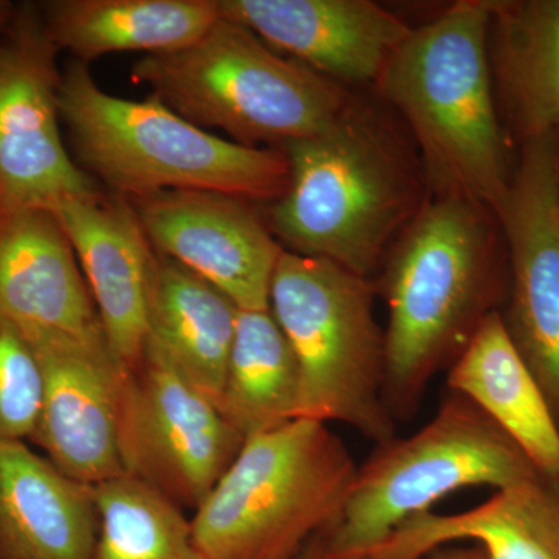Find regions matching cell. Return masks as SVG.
I'll use <instances>...</instances> for the list:
<instances>
[{"label": "cell", "instance_id": "5", "mask_svg": "<svg viewBox=\"0 0 559 559\" xmlns=\"http://www.w3.org/2000/svg\"><path fill=\"white\" fill-rule=\"evenodd\" d=\"M131 80L182 119L250 148L318 135L353 100L347 87L221 16L183 49L140 58Z\"/></svg>", "mask_w": 559, "mask_h": 559}, {"label": "cell", "instance_id": "15", "mask_svg": "<svg viewBox=\"0 0 559 559\" xmlns=\"http://www.w3.org/2000/svg\"><path fill=\"white\" fill-rule=\"evenodd\" d=\"M68 235L97 307L110 352L131 371L148 336L154 250L130 201L98 190L50 207Z\"/></svg>", "mask_w": 559, "mask_h": 559}, {"label": "cell", "instance_id": "20", "mask_svg": "<svg viewBox=\"0 0 559 559\" xmlns=\"http://www.w3.org/2000/svg\"><path fill=\"white\" fill-rule=\"evenodd\" d=\"M234 301L175 260L154 252L148 336L180 377L218 406L237 331Z\"/></svg>", "mask_w": 559, "mask_h": 559}, {"label": "cell", "instance_id": "26", "mask_svg": "<svg viewBox=\"0 0 559 559\" xmlns=\"http://www.w3.org/2000/svg\"><path fill=\"white\" fill-rule=\"evenodd\" d=\"M326 533L316 536L296 559H331L329 544H326Z\"/></svg>", "mask_w": 559, "mask_h": 559}, {"label": "cell", "instance_id": "11", "mask_svg": "<svg viewBox=\"0 0 559 559\" xmlns=\"http://www.w3.org/2000/svg\"><path fill=\"white\" fill-rule=\"evenodd\" d=\"M496 216L511 275L503 323L559 419V134L522 143Z\"/></svg>", "mask_w": 559, "mask_h": 559}, {"label": "cell", "instance_id": "29", "mask_svg": "<svg viewBox=\"0 0 559 559\" xmlns=\"http://www.w3.org/2000/svg\"><path fill=\"white\" fill-rule=\"evenodd\" d=\"M358 559H369V558H358Z\"/></svg>", "mask_w": 559, "mask_h": 559}, {"label": "cell", "instance_id": "13", "mask_svg": "<svg viewBox=\"0 0 559 559\" xmlns=\"http://www.w3.org/2000/svg\"><path fill=\"white\" fill-rule=\"evenodd\" d=\"M151 248L226 294L240 311L270 310L283 249L248 201L215 191L128 200Z\"/></svg>", "mask_w": 559, "mask_h": 559}, {"label": "cell", "instance_id": "6", "mask_svg": "<svg viewBox=\"0 0 559 559\" xmlns=\"http://www.w3.org/2000/svg\"><path fill=\"white\" fill-rule=\"evenodd\" d=\"M358 468L314 419L249 437L194 511V539L209 559H296L340 522Z\"/></svg>", "mask_w": 559, "mask_h": 559}, {"label": "cell", "instance_id": "18", "mask_svg": "<svg viewBox=\"0 0 559 559\" xmlns=\"http://www.w3.org/2000/svg\"><path fill=\"white\" fill-rule=\"evenodd\" d=\"M454 540H476L488 559H559V479L538 474L462 513L415 514L367 558L421 559Z\"/></svg>", "mask_w": 559, "mask_h": 559}, {"label": "cell", "instance_id": "4", "mask_svg": "<svg viewBox=\"0 0 559 559\" xmlns=\"http://www.w3.org/2000/svg\"><path fill=\"white\" fill-rule=\"evenodd\" d=\"M58 108L81 170L124 200L198 190L272 204L288 187L282 150L221 139L153 97H114L83 62L62 70Z\"/></svg>", "mask_w": 559, "mask_h": 559}, {"label": "cell", "instance_id": "1", "mask_svg": "<svg viewBox=\"0 0 559 559\" xmlns=\"http://www.w3.org/2000/svg\"><path fill=\"white\" fill-rule=\"evenodd\" d=\"M280 150L289 182L264 218L275 240L288 252L373 277L430 197L412 140L353 95L325 131Z\"/></svg>", "mask_w": 559, "mask_h": 559}, {"label": "cell", "instance_id": "28", "mask_svg": "<svg viewBox=\"0 0 559 559\" xmlns=\"http://www.w3.org/2000/svg\"><path fill=\"white\" fill-rule=\"evenodd\" d=\"M14 11H16L14 3L0 0V33L9 27L11 20H13Z\"/></svg>", "mask_w": 559, "mask_h": 559}, {"label": "cell", "instance_id": "23", "mask_svg": "<svg viewBox=\"0 0 559 559\" xmlns=\"http://www.w3.org/2000/svg\"><path fill=\"white\" fill-rule=\"evenodd\" d=\"M300 371L288 340L270 310L238 312L237 331L218 401L242 437L297 419Z\"/></svg>", "mask_w": 559, "mask_h": 559}, {"label": "cell", "instance_id": "19", "mask_svg": "<svg viewBox=\"0 0 559 559\" xmlns=\"http://www.w3.org/2000/svg\"><path fill=\"white\" fill-rule=\"evenodd\" d=\"M448 388L473 401L540 473L559 479L558 418L499 311L480 323L452 362Z\"/></svg>", "mask_w": 559, "mask_h": 559}, {"label": "cell", "instance_id": "10", "mask_svg": "<svg viewBox=\"0 0 559 559\" xmlns=\"http://www.w3.org/2000/svg\"><path fill=\"white\" fill-rule=\"evenodd\" d=\"M58 53L39 3L16 5L0 33V209H50L102 190L62 142Z\"/></svg>", "mask_w": 559, "mask_h": 559}, {"label": "cell", "instance_id": "14", "mask_svg": "<svg viewBox=\"0 0 559 559\" xmlns=\"http://www.w3.org/2000/svg\"><path fill=\"white\" fill-rule=\"evenodd\" d=\"M218 9L224 20L344 87L377 90L412 32L370 0H218Z\"/></svg>", "mask_w": 559, "mask_h": 559}, {"label": "cell", "instance_id": "9", "mask_svg": "<svg viewBox=\"0 0 559 559\" xmlns=\"http://www.w3.org/2000/svg\"><path fill=\"white\" fill-rule=\"evenodd\" d=\"M245 437L215 401L194 389L156 348L128 371L121 392L119 451L123 473L180 509L197 511L224 476Z\"/></svg>", "mask_w": 559, "mask_h": 559}, {"label": "cell", "instance_id": "16", "mask_svg": "<svg viewBox=\"0 0 559 559\" xmlns=\"http://www.w3.org/2000/svg\"><path fill=\"white\" fill-rule=\"evenodd\" d=\"M0 316L80 336L103 331L72 245L49 209H0Z\"/></svg>", "mask_w": 559, "mask_h": 559}, {"label": "cell", "instance_id": "22", "mask_svg": "<svg viewBox=\"0 0 559 559\" xmlns=\"http://www.w3.org/2000/svg\"><path fill=\"white\" fill-rule=\"evenodd\" d=\"M39 7L51 43L86 66L117 51L183 49L219 20L218 0H51Z\"/></svg>", "mask_w": 559, "mask_h": 559}, {"label": "cell", "instance_id": "12", "mask_svg": "<svg viewBox=\"0 0 559 559\" xmlns=\"http://www.w3.org/2000/svg\"><path fill=\"white\" fill-rule=\"evenodd\" d=\"M40 371V407L31 440L66 476L98 485L123 473L121 392L128 371L105 333L21 326Z\"/></svg>", "mask_w": 559, "mask_h": 559}, {"label": "cell", "instance_id": "2", "mask_svg": "<svg viewBox=\"0 0 559 559\" xmlns=\"http://www.w3.org/2000/svg\"><path fill=\"white\" fill-rule=\"evenodd\" d=\"M491 209L429 197L390 248L378 294L389 308L384 400L407 417L452 366L503 293L506 246Z\"/></svg>", "mask_w": 559, "mask_h": 559}, {"label": "cell", "instance_id": "3", "mask_svg": "<svg viewBox=\"0 0 559 559\" xmlns=\"http://www.w3.org/2000/svg\"><path fill=\"white\" fill-rule=\"evenodd\" d=\"M489 0H462L412 28L377 91L400 114L430 197L498 212L511 182L489 62Z\"/></svg>", "mask_w": 559, "mask_h": 559}, {"label": "cell", "instance_id": "21", "mask_svg": "<svg viewBox=\"0 0 559 559\" xmlns=\"http://www.w3.org/2000/svg\"><path fill=\"white\" fill-rule=\"evenodd\" d=\"M489 62L522 143L559 134V0H489Z\"/></svg>", "mask_w": 559, "mask_h": 559}, {"label": "cell", "instance_id": "8", "mask_svg": "<svg viewBox=\"0 0 559 559\" xmlns=\"http://www.w3.org/2000/svg\"><path fill=\"white\" fill-rule=\"evenodd\" d=\"M538 474L488 415L451 390L421 429L378 444L359 466L344 513L326 533L330 557H369L400 524L459 489H500Z\"/></svg>", "mask_w": 559, "mask_h": 559}, {"label": "cell", "instance_id": "24", "mask_svg": "<svg viewBox=\"0 0 559 559\" xmlns=\"http://www.w3.org/2000/svg\"><path fill=\"white\" fill-rule=\"evenodd\" d=\"M97 547L94 559H209L191 520L160 491L130 474L94 485Z\"/></svg>", "mask_w": 559, "mask_h": 559}, {"label": "cell", "instance_id": "27", "mask_svg": "<svg viewBox=\"0 0 559 559\" xmlns=\"http://www.w3.org/2000/svg\"><path fill=\"white\" fill-rule=\"evenodd\" d=\"M432 559H488L485 551L480 549H455L443 551Z\"/></svg>", "mask_w": 559, "mask_h": 559}, {"label": "cell", "instance_id": "25", "mask_svg": "<svg viewBox=\"0 0 559 559\" xmlns=\"http://www.w3.org/2000/svg\"><path fill=\"white\" fill-rule=\"evenodd\" d=\"M40 407V371L17 323L0 316V443L31 440Z\"/></svg>", "mask_w": 559, "mask_h": 559}, {"label": "cell", "instance_id": "7", "mask_svg": "<svg viewBox=\"0 0 559 559\" xmlns=\"http://www.w3.org/2000/svg\"><path fill=\"white\" fill-rule=\"evenodd\" d=\"M373 278L318 257L283 250L270 311L300 371L297 418L341 423L374 443L395 437L384 400V331L374 316Z\"/></svg>", "mask_w": 559, "mask_h": 559}, {"label": "cell", "instance_id": "17", "mask_svg": "<svg viewBox=\"0 0 559 559\" xmlns=\"http://www.w3.org/2000/svg\"><path fill=\"white\" fill-rule=\"evenodd\" d=\"M98 527L92 485L25 441L0 443V559H94Z\"/></svg>", "mask_w": 559, "mask_h": 559}]
</instances>
